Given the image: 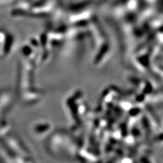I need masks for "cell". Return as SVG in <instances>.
I'll list each match as a JSON object with an SVG mask.
<instances>
[{
  "mask_svg": "<svg viewBox=\"0 0 163 163\" xmlns=\"http://www.w3.org/2000/svg\"><path fill=\"white\" fill-rule=\"evenodd\" d=\"M8 99H9V94L7 92L2 93V95L0 96V114L2 112L5 107L8 104Z\"/></svg>",
  "mask_w": 163,
  "mask_h": 163,
  "instance_id": "1",
  "label": "cell"
}]
</instances>
